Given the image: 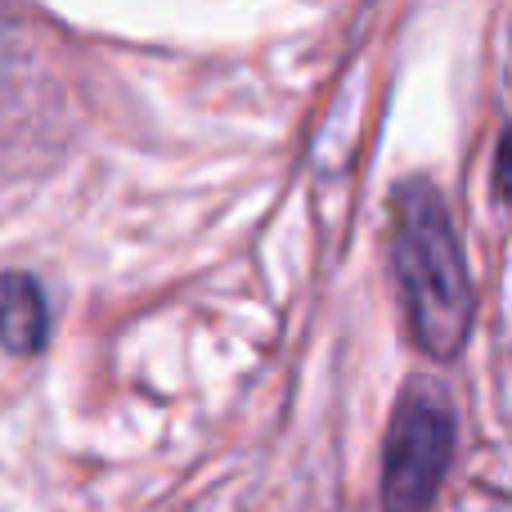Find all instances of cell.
I'll return each mask as SVG.
<instances>
[{"instance_id":"6da1fadb","label":"cell","mask_w":512,"mask_h":512,"mask_svg":"<svg viewBox=\"0 0 512 512\" xmlns=\"http://www.w3.org/2000/svg\"><path fill=\"white\" fill-rule=\"evenodd\" d=\"M396 279L414 342L436 360L459 355L477 301L450 207L427 180H409L396 194Z\"/></svg>"},{"instance_id":"7a4b0ae2","label":"cell","mask_w":512,"mask_h":512,"mask_svg":"<svg viewBox=\"0 0 512 512\" xmlns=\"http://www.w3.org/2000/svg\"><path fill=\"white\" fill-rule=\"evenodd\" d=\"M454 459V423L436 400L409 396L382 450V508L427 512Z\"/></svg>"},{"instance_id":"3957f363","label":"cell","mask_w":512,"mask_h":512,"mask_svg":"<svg viewBox=\"0 0 512 512\" xmlns=\"http://www.w3.org/2000/svg\"><path fill=\"white\" fill-rule=\"evenodd\" d=\"M5 32L9 27H0V180L14 176L18 162H32L45 135L41 81L23 72V54L14 50Z\"/></svg>"},{"instance_id":"277c9868","label":"cell","mask_w":512,"mask_h":512,"mask_svg":"<svg viewBox=\"0 0 512 512\" xmlns=\"http://www.w3.org/2000/svg\"><path fill=\"white\" fill-rule=\"evenodd\" d=\"M0 346L9 355H36L45 346V297L32 274H0Z\"/></svg>"},{"instance_id":"5b68a950","label":"cell","mask_w":512,"mask_h":512,"mask_svg":"<svg viewBox=\"0 0 512 512\" xmlns=\"http://www.w3.org/2000/svg\"><path fill=\"white\" fill-rule=\"evenodd\" d=\"M495 180H499V194H504V198H512V131H504V140H499Z\"/></svg>"}]
</instances>
